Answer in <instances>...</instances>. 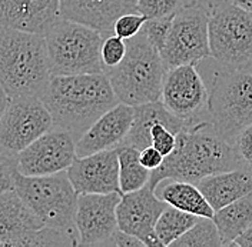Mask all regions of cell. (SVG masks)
<instances>
[{"label": "cell", "mask_w": 252, "mask_h": 247, "mask_svg": "<svg viewBox=\"0 0 252 247\" xmlns=\"http://www.w3.org/2000/svg\"><path fill=\"white\" fill-rule=\"evenodd\" d=\"M208 116L215 132L234 144L239 132L252 123V66H222L214 75Z\"/></svg>", "instance_id": "7"}, {"label": "cell", "mask_w": 252, "mask_h": 247, "mask_svg": "<svg viewBox=\"0 0 252 247\" xmlns=\"http://www.w3.org/2000/svg\"><path fill=\"white\" fill-rule=\"evenodd\" d=\"M61 9L63 19L88 25L110 36L121 16L138 10V0H61Z\"/></svg>", "instance_id": "19"}, {"label": "cell", "mask_w": 252, "mask_h": 247, "mask_svg": "<svg viewBox=\"0 0 252 247\" xmlns=\"http://www.w3.org/2000/svg\"><path fill=\"white\" fill-rule=\"evenodd\" d=\"M232 246L252 247V224L241 236L236 237L235 240H234V243H232Z\"/></svg>", "instance_id": "35"}, {"label": "cell", "mask_w": 252, "mask_h": 247, "mask_svg": "<svg viewBox=\"0 0 252 247\" xmlns=\"http://www.w3.org/2000/svg\"><path fill=\"white\" fill-rule=\"evenodd\" d=\"M228 1L234 3V4L248 10V12H252V0H228Z\"/></svg>", "instance_id": "36"}, {"label": "cell", "mask_w": 252, "mask_h": 247, "mask_svg": "<svg viewBox=\"0 0 252 247\" xmlns=\"http://www.w3.org/2000/svg\"><path fill=\"white\" fill-rule=\"evenodd\" d=\"M67 174L79 194L121 192L118 149L102 150L83 157L78 156L67 169Z\"/></svg>", "instance_id": "15"}, {"label": "cell", "mask_w": 252, "mask_h": 247, "mask_svg": "<svg viewBox=\"0 0 252 247\" xmlns=\"http://www.w3.org/2000/svg\"><path fill=\"white\" fill-rule=\"evenodd\" d=\"M52 80L45 34L1 26L0 82L7 97H43Z\"/></svg>", "instance_id": "3"}, {"label": "cell", "mask_w": 252, "mask_h": 247, "mask_svg": "<svg viewBox=\"0 0 252 247\" xmlns=\"http://www.w3.org/2000/svg\"><path fill=\"white\" fill-rule=\"evenodd\" d=\"M105 34L70 19H61L45 33L52 76L102 73Z\"/></svg>", "instance_id": "6"}, {"label": "cell", "mask_w": 252, "mask_h": 247, "mask_svg": "<svg viewBox=\"0 0 252 247\" xmlns=\"http://www.w3.org/2000/svg\"><path fill=\"white\" fill-rule=\"evenodd\" d=\"M163 160H165V156L162 155L157 147L152 146V144H151V146H146L145 149H142L141 150L142 165H143L145 167H148L151 171L157 170L158 167L163 163Z\"/></svg>", "instance_id": "33"}, {"label": "cell", "mask_w": 252, "mask_h": 247, "mask_svg": "<svg viewBox=\"0 0 252 247\" xmlns=\"http://www.w3.org/2000/svg\"><path fill=\"white\" fill-rule=\"evenodd\" d=\"M76 157V139L55 124L16 156V165L26 176H50L69 169Z\"/></svg>", "instance_id": "12"}, {"label": "cell", "mask_w": 252, "mask_h": 247, "mask_svg": "<svg viewBox=\"0 0 252 247\" xmlns=\"http://www.w3.org/2000/svg\"><path fill=\"white\" fill-rule=\"evenodd\" d=\"M61 19V0H0V22L6 27L45 34Z\"/></svg>", "instance_id": "18"}, {"label": "cell", "mask_w": 252, "mask_h": 247, "mask_svg": "<svg viewBox=\"0 0 252 247\" xmlns=\"http://www.w3.org/2000/svg\"><path fill=\"white\" fill-rule=\"evenodd\" d=\"M121 192L79 194L76 227L79 246H113V233L118 226V206Z\"/></svg>", "instance_id": "13"}, {"label": "cell", "mask_w": 252, "mask_h": 247, "mask_svg": "<svg viewBox=\"0 0 252 247\" xmlns=\"http://www.w3.org/2000/svg\"><path fill=\"white\" fill-rule=\"evenodd\" d=\"M198 220L199 216L179 210L169 204L157 223V236L162 247L172 246L173 242L182 237Z\"/></svg>", "instance_id": "25"}, {"label": "cell", "mask_w": 252, "mask_h": 247, "mask_svg": "<svg viewBox=\"0 0 252 247\" xmlns=\"http://www.w3.org/2000/svg\"><path fill=\"white\" fill-rule=\"evenodd\" d=\"M175 116L187 123L209 119V90L196 64H182L166 72L162 99Z\"/></svg>", "instance_id": "11"}, {"label": "cell", "mask_w": 252, "mask_h": 247, "mask_svg": "<svg viewBox=\"0 0 252 247\" xmlns=\"http://www.w3.org/2000/svg\"><path fill=\"white\" fill-rule=\"evenodd\" d=\"M151 139H152V146H155L162 155H171L173 149L176 147L178 141V135L173 133L172 130L162 123H157L151 129Z\"/></svg>", "instance_id": "31"}, {"label": "cell", "mask_w": 252, "mask_h": 247, "mask_svg": "<svg viewBox=\"0 0 252 247\" xmlns=\"http://www.w3.org/2000/svg\"><path fill=\"white\" fill-rule=\"evenodd\" d=\"M146 22H148V17L142 15L141 12H138V10L129 12V13L122 15L116 20L113 33L125 40H129V39L138 36L143 30Z\"/></svg>", "instance_id": "29"}, {"label": "cell", "mask_w": 252, "mask_h": 247, "mask_svg": "<svg viewBox=\"0 0 252 247\" xmlns=\"http://www.w3.org/2000/svg\"><path fill=\"white\" fill-rule=\"evenodd\" d=\"M45 226L15 189L0 192V247H33Z\"/></svg>", "instance_id": "16"}, {"label": "cell", "mask_w": 252, "mask_h": 247, "mask_svg": "<svg viewBox=\"0 0 252 247\" xmlns=\"http://www.w3.org/2000/svg\"><path fill=\"white\" fill-rule=\"evenodd\" d=\"M220 247V230L217 227V223L211 217H199V220L185 233L182 237H179L176 242H173L172 247Z\"/></svg>", "instance_id": "26"}, {"label": "cell", "mask_w": 252, "mask_h": 247, "mask_svg": "<svg viewBox=\"0 0 252 247\" xmlns=\"http://www.w3.org/2000/svg\"><path fill=\"white\" fill-rule=\"evenodd\" d=\"M168 206L158 196L157 187L148 182L139 190L122 194L118 206V226L139 237L146 247H162L157 236V223Z\"/></svg>", "instance_id": "14"}, {"label": "cell", "mask_w": 252, "mask_h": 247, "mask_svg": "<svg viewBox=\"0 0 252 247\" xmlns=\"http://www.w3.org/2000/svg\"><path fill=\"white\" fill-rule=\"evenodd\" d=\"M160 56L168 70L182 64H198L201 60L212 57L209 9L195 4L176 13Z\"/></svg>", "instance_id": "10"}, {"label": "cell", "mask_w": 252, "mask_h": 247, "mask_svg": "<svg viewBox=\"0 0 252 247\" xmlns=\"http://www.w3.org/2000/svg\"><path fill=\"white\" fill-rule=\"evenodd\" d=\"M195 4H198V0H138V12L148 19H157L175 16Z\"/></svg>", "instance_id": "27"}, {"label": "cell", "mask_w": 252, "mask_h": 247, "mask_svg": "<svg viewBox=\"0 0 252 247\" xmlns=\"http://www.w3.org/2000/svg\"><path fill=\"white\" fill-rule=\"evenodd\" d=\"M157 123L168 126L176 135H179L188 124L185 120L175 116L172 111L163 105L162 100L143 103L139 106H135L133 123H132V127L126 136L124 144L133 146L139 150L145 149L146 146H151L152 144L151 129Z\"/></svg>", "instance_id": "21"}, {"label": "cell", "mask_w": 252, "mask_h": 247, "mask_svg": "<svg viewBox=\"0 0 252 247\" xmlns=\"http://www.w3.org/2000/svg\"><path fill=\"white\" fill-rule=\"evenodd\" d=\"M133 114L135 106L124 102L108 110L76 140L79 157L122 146L133 123Z\"/></svg>", "instance_id": "17"}, {"label": "cell", "mask_w": 252, "mask_h": 247, "mask_svg": "<svg viewBox=\"0 0 252 247\" xmlns=\"http://www.w3.org/2000/svg\"><path fill=\"white\" fill-rule=\"evenodd\" d=\"M127 52V42L119 37L118 34L106 36L102 45V62L105 70L109 67H115L125 59Z\"/></svg>", "instance_id": "28"}, {"label": "cell", "mask_w": 252, "mask_h": 247, "mask_svg": "<svg viewBox=\"0 0 252 247\" xmlns=\"http://www.w3.org/2000/svg\"><path fill=\"white\" fill-rule=\"evenodd\" d=\"M173 17L175 16H168V17H157V19H148L145 23L143 33L148 36V39L152 42V45L157 47L160 52L162 47L165 45L168 34L172 26Z\"/></svg>", "instance_id": "30"}, {"label": "cell", "mask_w": 252, "mask_h": 247, "mask_svg": "<svg viewBox=\"0 0 252 247\" xmlns=\"http://www.w3.org/2000/svg\"><path fill=\"white\" fill-rule=\"evenodd\" d=\"M245 167L235 146L222 139L209 119L188 123L178 135L176 147L163 163L152 171L149 182L155 186L163 180L198 183L205 176Z\"/></svg>", "instance_id": "1"}, {"label": "cell", "mask_w": 252, "mask_h": 247, "mask_svg": "<svg viewBox=\"0 0 252 247\" xmlns=\"http://www.w3.org/2000/svg\"><path fill=\"white\" fill-rule=\"evenodd\" d=\"M158 196L173 207L192 213L199 217H211L214 219L215 210L206 200L202 190L196 183L185 182V180H171L159 192Z\"/></svg>", "instance_id": "22"}, {"label": "cell", "mask_w": 252, "mask_h": 247, "mask_svg": "<svg viewBox=\"0 0 252 247\" xmlns=\"http://www.w3.org/2000/svg\"><path fill=\"white\" fill-rule=\"evenodd\" d=\"M42 100L55 124L70 132L76 140L121 102L105 72L52 76Z\"/></svg>", "instance_id": "2"}, {"label": "cell", "mask_w": 252, "mask_h": 247, "mask_svg": "<svg viewBox=\"0 0 252 247\" xmlns=\"http://www.w3.org/2000/svg\"><path fill=\"white\" fill-rule=\"evenodd\" d=\"M212 57L223 67L252 66V12L225 0L209 10Z\"/></svg>", "instance_id": "8"}, {"label": "cell", "mask_w": 252, "mask_h": 247, "mask_svg": "<svg viewBox=\"0 0 252 247\" xmlns=\"http://www.w3.org/2000/svg\"><path fill=\"white\" fill-rule=\"evenodd\" d=\"M53 126V116L40 97H7L3 93L0 119L1 153L17 156Z\"/></svg>", "instance_id": "9"}, {"label": "cell", "mask_w": 252, "mask_h": 247, "mask_svg": "<svg viewBox=\"0 0 252 247\" xmlns=\"http://www.w3.org/2000/svg\"><path fill=\"white\" fill-rule=\"evenodd\" d=\"M206 200L215 212L252 192V169L226 170L205 176L198 183Z\"/></svg>", "instance_id": "20"}, {"label": "cell", "mask_w": 252, "mask_h": 247, "mask_svg": "<svg viewBox=\"0 0 252 247\" xmlns=\"http://www.w3.org/2000/svg\"><path fill=\"white\" fill-rule=\"evenodd\" d=\"M126 42L125 59L105 70L118 99L130 106L160 100L168 72L160 52L143 30Z\"/></svg>", "instance_id": "4"}, {"label": "cell", "mask_w": 252, "mask_h": 247, "mask_svg": "<svg viewBox=\"0 0 252 247\" xmlns=\"http://www.w3.org/2000/svg\"><path fill=\"white\" fill-rule=\"evenodd\" d=\"M112 240H113V246L116 247H146V245L139 237H136L130 233L124 232L119 227L116 229V232L113 233Z\"/></svg>", "instance_id": "34"}, {"label": "cell", "mask_w": 252, "mask_h": 247, "mask_svg": "<svg viewBox=\"0 0 252 247\" xmlns=\"http://www.w3.org/2000/svg\"><path fill=\"white\" fill-rule=\"evenodd\" d=\"M238 156L241 157L245 167L252 169V123L244 127L234 141Z\"/></svg>", "instance_id": "32"}, {"label": "cell", "mask_w": 252, "mask_h": 247, "mask_svg": "<svg viewBox=\"0 0 252 247\" xmlns=\"http://www.w3.org/2000/svg\"><path fill=\"white\" fill-rule=\"evenodd\" d=\"M12 189L46 226L69 234L79 243V193L69 179L67 170L50 176H26L16 166L12 171Z\"/></svg>", "instance_id": "5"}, {"label": "cell", "mask_w": 252, "mask_h": 247, "mask_svg": "<svg viewBox=\"0 0 252 247\" xmlns=\"http://www.w3.org/2000/svg\"><path fill=\"white\" fill-rule=\"evenodd\" d=\"M119 183L122 194L136 192L146 185L152 171L141 162V150L133 146H119Z\"/></svg>", "instance_id": "24"}, {"label": "cell", "mask_w": 252, "mask_h": 247, "mask_svg": "<svg viewBox=\"0 0 252 247\" xmlns=\"http://www.w3.org/2000/svg\"><path fill=\"white\" fill-rule=\"evenodd\" d=\"M214 221L220 230L222 245L232 246L236 237L252 224V192L215 212Z\"/></svg>", "instance_id": "23"}, {"label": "cell", "mask_w": 252, "mask_h": 247, "mask_svg": "<svg viewBox=\"0 0 252 247\" xmlns=\"http://www.w3.org/2000/svg\"><path fill=\"white\" fill-rule=\"evenodd\" d=\"M222 1H225V0H206L208 9L211 10V9H214V7H217V6H220Z\"/></svg>", "instance_id": "37"}]
</instances>
